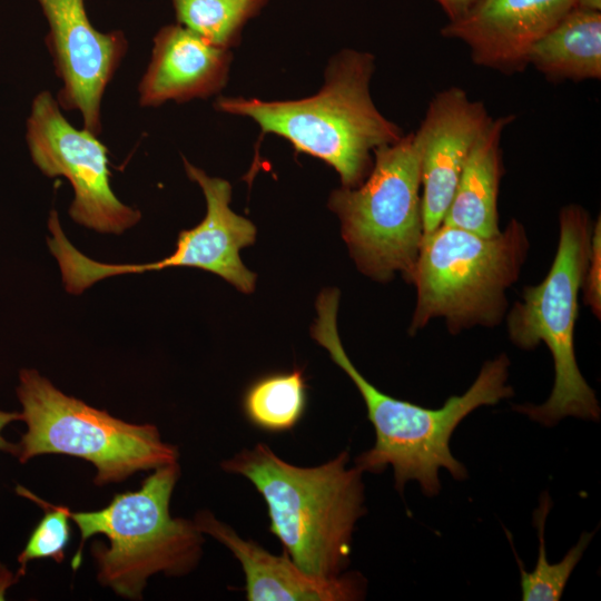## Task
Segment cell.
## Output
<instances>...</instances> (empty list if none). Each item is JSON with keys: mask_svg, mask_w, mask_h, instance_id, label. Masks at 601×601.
I'll return each mask as SVG.
<instances>
[{"mask_svg": "<svg viewBox=\"0 0 601 601\" xmlns=\"http://www.w3.org/2000/svg\"><path fill=\"white\" fill-rule=\"evenodd\" d=\"M578 0H475L467 11L442 28L445 38L464 42L475 65L503 73L522 71L538 40Z\"/></svg>", "mask_w": 601, "mask_h": 601, "instance_id": "obj_13", "label": "cell"}, {"mask_svg": "<svg viewBox=\"0 0 601 601\" xmlns=\"http://www.w3.org/2000/svg\"><path fill=\"white\" fill-rule=\"evenodd\" d=\"M233 53L177 24L162 27L154 38L150 62L139 86V105L157 107L206 99L227 83Z\"/></svg>", "mask_w": 601, "mask_h": 601, "instance_id": "obj_15", "label": "cell"}, {"mask_svg": "<svg viewBox=\"0 0 601 601\" xmlns=\"http://www.w3.org/2000/svg\"><path fill=\"white\" fill-rule=\"evenodd\" d=\"M447 14L450 20L464 14L475 0H435Z\"/></svg>", "mask_w": 601, "mask_h": 601, "instance_id": "obj_24", "label": "cell"}, {"mask_svg": "<svg viewBox=\"0 0 601 601\" xmlns=\"http://www.w3.org/2000/svg\"><path fill=\"white\" fill-rule=\"evenodd\" d=\"M374 62L368 52L344 49L329 60L324 86L314 96L283 101L218 97L214 107L253 119L263 134L280 136L296 152L323 160L343 187L354 188L371 171L374 150L404 136L372 100Z\"/></svg>", "mask_w": 601, "mask_h": 601, "instance_id": "obj_3", "label": "cell"}, {"mask_svg": "<svg viewBox=\"0 0 601 601\" xmlns=\"http://www.w3.org/2000/svg\"><path fill=\"white\" fill-rule=\"evenodd\" d=\"M20 420H21V414L19 412H7V411L0 410V451L1 452H6L16 456L18 452L17 443H11L7 441L2 435V431L11 422L20 421Z\"/></svg>", "mask_w": 601, "mask_h": 601, "instance_id": "obj_23", "label": "cell"}, {"mask_svg": "<svg viewBox=\"0 0 601 601\" xmlns=\"http://www.w3.org/2000/svg\"><path fill=\"white\" fill-rule=\"evenodd\" d=\"M513 115L493 119L482 130L461 173L442 224L484 237H493L499 225L497 198L503 175L501 139Z\"/></svg>", "mask_w": 601, "mask_h": 601, "instance_id": "obj_16", "label": "cell"}, {"mask_svg": "<svg viewBox=\"0 0 601 601\" xmlns=\"http://www.w3.org/2000/svg\"><path fill=\"white\" fill-rule=\"evenodd\" d=\"M551 509V499L543 493L540 505L534 512V524L539 536V555L532 571H525L521 560L518 562L521 573V590L523 601H558L561 599L566 582L581 560L593 534L582 533L579 541L558 563H549L544 542L545 520Z\"/></svg>", "mask_w": 601, "mask_h": 601, "instance_id": "obj_20", "label": "cell"}, {"mask_svg": "<svg viewBox=\"0 0 601 601\" xmlns=\"http://www.w3.org/2000/svg\"><path fill=\"white\" fill-rule=\"evenodd\" d=\"M593 221L589 211L569 204L559 213V242L545 277L523 288L505 315L510 341L521 349L543 343L554 366L549 398L540 405H518L515 411L545 426L566 416L598 421L600 406L593 388L579 368L574 351V327L579 294L588 267Z\"/></svg>", "mask_w": 601, "mask_h": 601, "instance_id": "obj_4", "label": "cell"}, {"mask_svg": "<svg viewBox=\"0 0 601 601\" xmlns=\"http://www.w3.org/2000/svg\"><path fill=\"white\" fill-rule=\"evenodd\" d=\"M306 383L300 370L273 373L246 391L243 407L248 421L267 432L292 430L306 407Z\"/></svg>", "mask_w": 601, "mask_h": 601, "instance_id": "obj_18", "label": "cell"}, {"mask_svg": "<svg viewBox=\"0 0 601 601\" xmlns=\"http://www.w3.org/2000/svg\"><path fill=\"white\" fill-rule=\"evenodd\" d=\"M179 474L178 463L158 467L137 491L116 494L104 509L70 512L81 536L72 569L81 563L85 542L102 534L109 546L96 542L91 548L97 578L120 597L140 599L152 574L179 577L194 570L203 552V533L194 521L169 512Z\"/></svg>", "mask_w": 601, "mask_h": 601, "instance_id": "obj_5", "label": "cell"}, {"mask_svg": "<svg viewBox=\"0 0 601 601\" xmlns=\"http://www.w3.org/2000/svg\"><path fill=\"white\" fill-rule=\"evenodd\" d=\"M530 249L518 219L493 237L441 224L422 244L412 285L416 303L411 335L442 318L453 335L497 326L508 313V289L518 282Z\"/></svg>", "mask_w": 601, "mask_h": 601, "instance_id": "obj_6", "label": "cell"}, {"mask_svg": "<svg viewBox=\"0 0 601 601\" xmlns=\"http://www.w3.org/2000/svg\"><path fill=\"white\" fill-rule=\"evenodd\" d=\"M581 290L583 303L590 307L593 315L601 317V219L593 223L591 249L588 267L584 274Z\"/></svg>", "mask_w": 601, "mask_h": 601, "instance_id": "obj_22", "label": "cell"}, {"mask_svg": "<svg viewBox=\"0 0 601 601\" xmlns=\"http://www.w3.org/2000/svg\"><path fill=\"white\" fill-rule=\"evenodd\" d=\"M338 303L337 289L319 293L312 336L355 384L374 427L375 443L356 459V466L363 473H380L392 466L398 491L406 482L416 481L428 496L441 489L440 469H446L457 481L464 480L466 470L451 453V436L470 413L514 394L508 383L509 357L500 354L485 362L472 385L462 395L449 397L439 408L395 398L370 383L346 354L337 329Z\"/></svg>", "mask_w": 601, "mask_h": 601, "instance_id": "obj_1", "label": "cell"}, {"mask_svg": "<svg viewBox=\"0 0 601 601\" xmlns=\"http://www.w3.org/2000/svg\"><path fill=\"white\" fill-rule=\"evenodd\" d=\"M348 461L343 451L324 464L302 467L258 443L220 465L260 493L269 531L290 560L307 574L332 579L347 566L355 525L365 513L363 472Z\"/></svg>", "mask_w": 601, "mask_h": 601, "instance_id": "obj_2", "label": "cell"}, {"mask_svg": "<svg viewBox=\"0 0 601 601\" xmlns=\"http://www.w3.org/2000/svg\"><path fill=\"white\" fill-rule=\"evenodd\" d=\"M528 62L551 80L600 79V11L571 9L535 42Z\"/></svg>", "mask_w": 601, "mask_h": 601, "instance_id": "obj_17", "label": "cell"}, {"mask_svg": "<svg viewBox=\"0 0 601 601\" xmlns=\"http://www.w3.org/2000/svg\"><path fill=\"white\" fill-rule=\"evenodd\" d=\"M371 171L354 188L334 190L328 207L357 268L381 283L412 284L423 244L420 154L413 132L374 150Z\"/></svg>", "mask_w": 601, "mask_h": 601, "instance_id": "obj_8", "label": "cell"}, {"mask_svg": "<svg viewBox=\"0 0 601 601\" xmlns=\"http://www.w3.org/2000/svg\"><path fill=\"white\" fill-rule=\"evenodd\" d=\"M19 578L18 574L14 575L0 563V600L4 599L6 591L16 583Z\"/></svg>", "mask_w": 601, "mask_h": 601, "instance_id": "obj_25", "label": "cell"}, {"mask_svg": "<svg viewBox=\"0 0 601 601\" xmlns=\"http://www.w3.org/2000/svg\"><path fill=\"white\" fill-rule=\"evenodd\" d=\"M17 493L23 495L45 510V515L32 530L24 548L18 555L19 577L26 573L30 561L51 558L56 562H62L65 550L70 540V511L67 506L52 505L32 494L29 490L18 485Z\"/></svg>", "mask_w": 601, "mask_h": 601, "instance_id": "obj_21", "label": "cell"}, {"mask_svg": "<svg viewBox=\"0 0 601 601\" xmlns=\"http://www.w3.org/2000/svg\"><path fill=\"white\" fill-rule=\"evenodd\" d=\"M31 159L48 177L62 176L73 189L70 217L99 233L121 234L140 211L121 203L110 185L108 148L96 135L75 128L50 91L39 92L27 121Z\"/></svg>", "mask_w": 601, "mask_h": 601, "instance_id": "obj_10", "label": "cell"}, {"mask_svg": "<svg viewBox=\"0 0 601 601\" xmlns=\"http://www.w3.org/2000/svg\"><path fill=\"white\" fill-rule=\"evenodd\" d=\"M48 21L46 37L56 75L62 81L57 102L81 114L83 128L101 132L102 96L128 49L121 31L100 32L91 24L83 0H37Z\"/></svg>", "mask_w": 601, "mask_h": 601, "instance_id": "obj_11", "label": "cell"}, {"mask_svg": "<svg viewBox=\"0 0 601 601\" xmlns=\"http://www.w3.org/2000/svg\"><path fill=\"white\" fill-rule=\"evenodd\" d=\"M575 7L585 10L600 11L601 0H578Z\"/></svg>", "mask_w": 601, "mask_h": 601, "instance_id": "obj_26", "label": "cell"}, {"mask_svg": "<svg viewBox=\"0 0 601 601\" xmlns=\"http://www.w3.org/2000/svg\"><path fill=\"white\" fill-rule=\"evenodd\" d=\"M187 176L201 188L207 210L194 228L181 230L177 246L169 256L147 264H106L93 260L79 252L66 237L56 210L49 216L51 237L48 246L56 257L65 288L70 294H81L100 279L169 267H196L214 273L243 293L255 288L256 275L240 259V249L256 239V227L230 208L231 185L221 178L210 177L203 169L183 158Z\"/></svg>", "mask_w": 601, "mask_h": 601, "instance_id": "obj_9", "label": "cell"}, {"mask_svg": "<svg viewBox=\"0 0 601 601\" xmlns=\"http://www.w3.org/2000/svg\"><path fill=\"white\" fill-rule=\"evenodd\" d=\"M491 120L484 104L460 87L443 89L428 102L413 132L420 154L423 242L442 224L469 154Z\"/></svg>", "mask_w": 601, "mask_h": 601, "instance_id": "obj_12", "label": "cell"}, {"mask_svg": "<svg viewBox=\"0 0 601 601\" xmlns=\"http://www.w3.org/2000/svg\"><path fill=\"white\" fill-rule=\"evenodd\" d=\"M17 396L27 427L17 443L20 463L43 454L79 457L96 467L97 485L177 463V447L162 442L155 425L128 423L89 406L36 370L20 371Z\"/></svg>", "mask_w": 601, "mask_h": 601, "instance_id": "obj_7", "label": "cell"}, {"mask_svg": "<svg viewBox=\"0 0 601 601\" xmlns=\"http://www.w3.org/2000/svg\"><path fill=\"white\" fill-rule=\"evenodd\" d=\"M269 0H171L178 23L209 43L231 49L246 22Z\"/></svg>", "mask_w": 601, "mask_h": 601, "instance_id": "obj_19", "label": "cell"}, {"mask_svg": "<svg viewBox=\"0 0 601 601\" xmlns=\"http://www.w3.org/2000/svg\"><path fill=\"white\" fill-rule=\"evenodd\" d=\"M194 522L203 534L223 543L239 561L249 601H349L364 594V580L356 573L315 578L304 572L285 552L275 555L243 539L209 511H200Z\"/></svg>", "mask_w": 601, "mask_h": 601, "instance_id": "obj_14", "label": "cell"}]
</instances>
